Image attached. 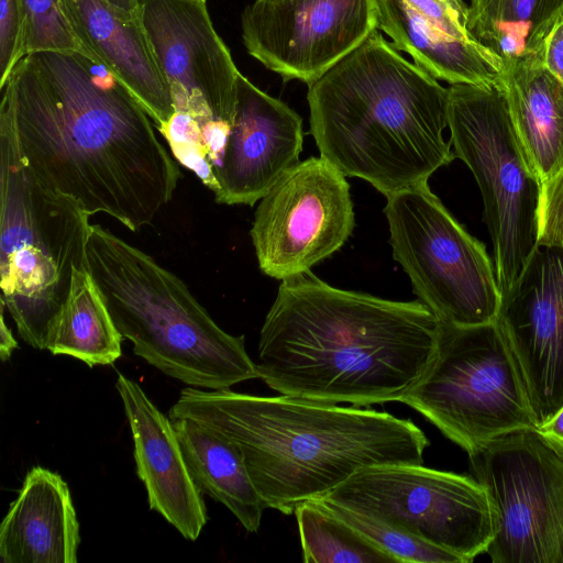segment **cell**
Returning a JSON list of instances; mask_svg holds the SVG:
<instances>
[{
  "label": "cell",
  "mask_w": 563,
  "mask_h": 563,
  "mask_svg": "<svg viewBox=\"0 0 563 563\" xmlns=\"http://www.w3.org/2000/svg\"><path fill=\"white\" fill-rule=\"evenodd\" d=\"M0 90L26 166L90 217L137 231L172 200L180 172L152 119L85 53L27 54Z\"/></svg>",
  "instance_id": "obj_1"
},
{
  "label": "cell",
  "mask_w": 563,
  "mask_h": 563,
  "mask_svg": "<svg viewBox=\"0 0 563 563\" xmlns=\"http://www.w3.org/2000/svg\"><path fill=\"white\" fill-rule=\"evenodd\" d=\"M440 325L421 301L334 288L309 271L282 280L260 332L258 378L320 402L401 401L431 366Z\"/></svg>",
  "instance_id": "obj_2"
},
{
  "label": "cell",
  "mask_w": 563,
  "mask_h": 563,
  "mask_svg": "<svg viewBox=\"0 0 563 563\" xmlns=\"http://www.w3.org/2000/svg\"><path fill=\"white\" fill-rule=\"evenodd\" d=\"M169 419L186 418L240 451L266 508L291 515L362 468L422 464L429 440L410 419L289 396L187 387Z\"/></svg>",
  "instance_id": "obj_3"
},
{
  "label": "cell",
  "mask_w": 563,
  "mask_h": 563,
  "mask_svg": "<svg viewBox=\"0 0 563 563\" xmlns=\"http://www.w3.org/2000/svg\"><path fill=\"white\" fill-rule=\"evenodd\" d=\"M307 99L320 156L385 197L428 184L455 158L443 136L449 88L377 31L308 85Z\"/></svg>",
  "instance_id": "obj_4"
},
{
  "label": "cell",
  "mask_w": 563,
  "mask_h": 563,
  "mask_svg": "<svg viewBox=\"0 0 563 563\" xmlns=\"http://www.w3.org/2000/svg\"><path fill=\"white\" fill-rule=\"evenodd\" d=\"M88 269L133 352L190 387L228 389L258 378L243 335L225 332L173 272L100 224H91Z\"/></svg>",
  "instance_id": "obj_5"
},
{
  "label": "cell",
  "mask_w": 563,
  "mask_h": 563,
  "mask_svg": "<svg viewBox=\"0 0 563 563\" xmlns=\"http://www.w3.org/2000/svg\"><path fill=\"white\" fill-rule=\"evenodd\" d=\"M0 194V299L22 340L47 350L74 272L88 269L90 216L30 170L11 118L2 108Z\"/></svg>",
  "instance_id": "obj_6"
},
{
  "label": "cell",
  "mask_w": 563,
  "mask_h": 563,
  "mask_svg": "<svg viewBox=\"0 0 563 563\" xmlns=\"http://www.w3.org/2000/svg\"><path fill=\"white\" fill-rule=\"evenodd\" d=\"M448 126L455 158L473 174L483 200V220L505 297L538 246L541 184L518 142L501 84L449 88Z\"/></svg>",
  "instance_id": "obj_7"
},
{
  "label": "cell",
  "mask_w": 563,
  "mask_h": 563,
  "mask_svg": "<svg viewBox=\"0 0 563 563\" xmlns=\"http://www.w3.org/2000/svg\"><path fill=\"white\" fill-rule=\"evenodd\" d=\"M401 402L468 455L506 434L537 429L518 366L496 321L441 323L433 362Z\"/></svg>",
  "instance_id": "obj_8"
},
{
  "label": "cell",
  "mask_w": 563,
  "mask_h": 563,
  "mask_svg": "<svg viewBox=\"0 0 563 563\" xmlns=\"http://www.w3.org/2000/svg\"><path fill=\"white\" fill-rule=\"evenodd\" d=\"M386 198L393 256L419 301L441 323L468 327L496 321L501 294L486 246L448 211L428 184Z\"/></svg>",
  "instance_id": "obj_9"
},
{
  "label": "cell",
  "mask_w": 563,
  "mask_h": 563,
  "mask_svg": "<svg viewBox=\"0 0 563 563\" xmlns=\"http://www.w3.org/2000/svg\"><path fill=\"white\" fill-rule=\"evenodd\" d=\"M322 498L387 521L463 563L486 553L498 529L489 494L476 478L422 464L362 468Z\"/></svg>",
  "instance_id": "obj_10"
},
{
  "label": "cell",
  "mask_w": 563,
  "mask_h": 563,
  "mask_svg": "<svg viewBox=\"0 0 563 563\" xmlns=\"http://www.w3.org/2000/svg\"><path fill=\"white\" fill-rule=\"evenodd\" d=\"M468 460L497 512L490 561L563 563V454L537 429H526L493 440Z\"/></svg>",
  "instance_id": "obj_11"
},
{
  "label": "cell",
  "mask_w": 563,
  "mask_h": 563,
  "mask_svg": "<svg viewBox=\"0 0 563 563\" xmlns=\"http://www.w3.org/2000/svg\"><path fill=\"white\" fill-rule=\"evenodd\" d=\"M354 224L350 185L320 156L299 162L269 189L250 234L260 269L284 280L341 249Z\"/></svg>",
  "instance_id": "obj_12"
},
{
  "label": "cell",
  "mask_w": 563,
  "mask_h": 563,
  "mask_svg": "<svg viewBox=\"0 0 563 563\" xmlns=\"http://www.w3.org/2000/svg\"><path fill=\"white\" fill-rule=\"evenodd\" d=\"M247 53L284 80L310 85L377 31V0H253L241 15Z\"/></svg>",
  "instance_id": "obj_13"
},
{
  "label": "cell",
  "mask_w": 563,
  "mask_h": 563,
  "mask_svg": "<svg viewBox=\"0 0 563 563\" xmlns=\"http://www.w3.org/2000/svg\"><path fill=\"white\" fill-rule=\"evenodd\" d=\"M137 13L176 111L232 123L241 73L206 0H137Z\"/></svg>",
  "instance_id": "obj_14"
},
{
  "label": "cell",
  "mask_w": 563,
  "mask_h": 563,
  "mask_svg": "<svg viewBox=\"0 0 563 563\" xmlns=\"http://www.w3.org/2000/svg\"><path fill=\"white\" fill-rule=\"evenodd\" d=\"M537 428L563 408V246L538 245L496 319Z\"/></svg>",
  "instance_id": "obj_15"
},
{
  "label": "cell",
  "mask_w": 563,
  "mask_h": 563,
  "mask_svg": "<svg viewBox=\"0 0 563 563\" xmlns=\"http://www.w3.org/2000/svg\"><path fill=\"white\" fill-rule=\"evenodd\" d=\"M302 144L300 115L240 74L234 119L212 168L214 200L254 206L299 163Z\"/></svg>",
  "instance_id": "obj_16"
},
{
  "label": "cell",
  "mask_w": 563,
  "mask_h": 563,
  "mask_svg": "<svg viewBox=\"0 0 563 563\" xmlns=\"http://www.w3.org/2000/svg\"><path fill=\"white\" fill-rule=\"evenodd\" d=\"M378 23L394 48L450 85L492 87L501 84L505 67L467 27L463 0H377Z\"/></svg>",
  "instance_id": "obj_17"
},
{
  "label": "cell",
  "mask_w": 563,
  "mask_h": 563,
  "mask_svg": "<svg viewBox=\"0 0 563 563\" xmlns=\"http://www.w3.org/2000/svg\"><path fill=\"white\" fill-rule=\"evenodd\" d=\"M134 442L136 473L150 508L191 541L207 523V508L196 487L175 428L133 379L119 373L115 383Z\"/></svg>",
  "instance_id": "obj_18"
},
{
  "label": "cell",
  "mask_w": 563,
  "mask_h": 563,
  "mask_svg": "<svg viewBox=\"0 0 563 563\" xmlns=\"http://www.w3.org/2000/svg\"><path fill=\"white\" fill-rule=\"evenodd\" d=\"M63 11L84 53L121 82L156 129L165 124L176 109L139 13L106 0H63Z\"/></svg>",
  "instance_id": "obj_19"
},
{
  "label": "cell",
  "mask_w": 563,
  "mask_h": 563,
  "mask_svg": "<svg viewBox=\"0 0 563 563\" xmlns=\"http://www.w3.org/2000/svg\"><path fill=\"white\" fill-rule=\"evenodd\" d=\"M79 522L67 483L33 466L0 526L3 563H76Z\"/></svg>",
  "instance_id": "obj_20"
},
{
  "label": "cell",
  "mask_w": 563,
  "mask_h": 563,
  "mask_svg": "<svg viewBox=\"0 0 563 563\" xmlns=\"http://www.w3.org/2000/svg\"><path fill=\"white\" fill-rule=\"evenodd\" d=\"M503 87L518 142L542 186L563 168V82L534 63L505 70Z\"/></svg>",
  "instance_id": "obj_21"
},
{
  "label": "cell",
  "mask_w": 563,
  "mask_h": 563,
  "mask_svg": "<svg viewBox=\"0 0 563 563\" xmlns=\"http://www.w3.org/2000/svg\"><path fill=\"white\" fill-rule=\"evenodd\" d=\"M172 422L198 490L223 504L246 531L256 532L266 507L238 448L194 420Z\"/></svg>",
  "instance_id": "obj_22"
},
{
  "label": "cell",
  "mask_w": 563,
  "mask_h": 563,
  "mask_svg": "<svg viewBox=\"0 0 563 563\" xmlns=\"http://www.w3.org/2000/svg\"><path fill=\"white\" fill-rule=\"evenodd\" d=\"M563 12V0H471V34L505 70L542 63L545 40Z\"/></svg>",
  "instance_id": "obj_23"
},
{
  "label": "cell",
  "mask_w": 563,
  "mask_h": 563,
  "mask_svg": "<svg viewBox=\"0 0 563 563\" xmlns=\"http://www.w3.org/2000/svg\"><path fill=\"white\" fill-rule=\"evenodd\" d=\"M122 334L89 269H76L68 297L49 332L47 350L89 367L110 365L121 355Z\"/></svg>",
  "instance_id": "obj_24"
},
{
  "label": "cell",
  "mask_w": 563,
  "mask_h": 563,
  "mask_svg": "<svg viewBox=\"0 0 563 563\" xmlns=\"http://www.w3.org/2000/svg\"><path fill=\"white\" fill-rule=\"evenodd\" d=\"M294 514L306 563L398 562L351 527L320 498L299 504Z\"/></svg>",
  "instance_id": "obj_25"
},
{
  "label": "cell",
  "mask_w": 563,
  "mask_h": 563,
  "mask_svg": "<svg viewBox=\"0 0 563 563\" xmlns=\"http://www.w3.org/2000/svg\"><path fill=\"white\" fill-rule=\"evenodd\" d=\"M320 499L351 527L398 562L463 563L451 552L417 538L387 521L324 498Z\"/></svg>",
  "instance_id": "obj_26"
},
{
  "label": "cell",
  "mask_w": 563,
  "mask_h": 563,
  "mask_svg": "<svg viewBox=\"0 0 563 563\" xmlns=\"http://www.w3.org/2000/svg\"><path fill=\"white\" fill-rule=\"evenodd\" d=\"M26 18L27 54L84 49L63 11V0H21Z\"/></svg>",
  "instance_id": "obj_27"
},
{
  "label": "cell",
  "mask_w": 563,
  "mask_h": 563,
  "mask_svg": "<svg viewBox=\"0 0 563 563\" xmlns=\"http://www.w3.org/2000/svg\"><path fill=\"white\" fill-rule=\"evenodd\" d=\"M26 55V18L21 0H0V87Z\"/></svg>",
  "instance_id": "obj_28"
},
{
  "label": "cell",
  "mask_w": 563,
  "mask_h": 563,
  "mask_svg": "<svg viewBox=\"0 0 563 563\" xmlns=\"http://www.w3.org/2000/svg\"><path fill=\"white\" fill-rule=\"evenodd\" d=\"M538 245L563 246V168L541 186Z\"/></svg>",
  "instance_id": "obj_29"
},
{
  "label": "cell",
  "mask_w": 563,
  "mask_h": 563,
  "mask_svg": "<svg viewBox=\"0 0 563 563\" xmlns=\"http://www.w3.org/2000/svg\"><path fill=\"white\" fill-rule=\"evenodd\" d=\"M542 64L563 82V12L545 40Z\"/></svg>",
  "instance_id": "obj_30"
},
{
  "label": "cell",
  "mask_w": 563,
  "mask_h": 563,
  "mask_svg": "<svg viewBox=\"0 0 563 563\" xmlns=\"http://www.w3.org/2000/svg\"><path fill=\"white\" fill-rule=\"evenodd\" d=\"M537 431L549 444L563 454V408L548 422L539 426Z\"/></svg>",
  "instance_id": "obj_31"
},
{
  "label": "cell",
  "mask_w": 563,
  "mask_h": 563,
  "mask_svg": "<svg viewBox=\"0 0 563 563\" xmlns=\"http://www.w3.org/2000/svg\"><path fill=\"white\" fill-rule=\"evenodd\" d=\"M1 318H0V358L2 362H7L12 352L19 347L16 340L14 339L11 329L7 325L4 320V302L0 299Z\"/></svg>",
  "instance_id": "obj_32"
},
{
  "label": "cell",
  "mask_w": 563,
  "mask_h": 563,
  "mask_svg": "<svg viewBox=\"0 0 563 563\" xmlns=\"http://www.w3.org/2000/svg\"><path fill=\"white\" fill-rule=\"evenodd\" d=\"M109 3L113 4L114 7L131 12L136 13L137 12V0H106Z\"/></svg>",
  "instance_id": "obj_33"
}]
</instances>
